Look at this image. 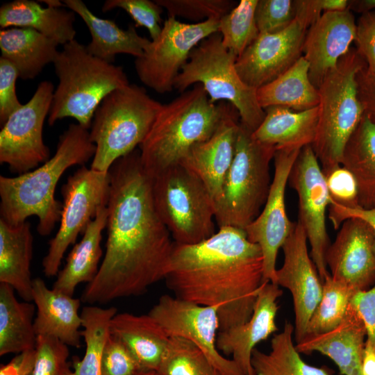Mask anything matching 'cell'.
I'll return each mask as SVG.
<instances>
[{"label": "cell", "instance_id": "6da1fadb", "mask_svg": "<svg viewBox=\"0 0 375 375\" xmlns=\"http://www.w3.org/2000/svg\"><path fill=\"white\" fill-rule=\"evenodd\" d=\"M109 172L106 251L80 299L89 305L145 293L164 279L175 244L156 211L140 150L116 160Z\"/></svg>", "mask_w": 375, "mask_h": 375}, {"label": "cell", "instance_id": "7a4b0ae2", "mask_svg": "<svg viewBox=\"0 0 375 375\" xmlns=\"http://www.w3.org/2000/svg\"><path fill=\"white\" fill-rule=\"evenodd\" d=\"M263 272L260 247L244 230L225 226L199 243H175L164 279L175 297L216 307L219 331L249 319Z\"/></svg>", "mask_w": 375, "mask_h": 375}, {"label": "cell", "instance_id": "3957f363", "mask_svg": "<svg viewBox=\"0 0 375 375\" xmlns=\"http://www.w3.org/2000/svg\"><path fill=\"white\" fill-rule=\"evenodd\" d=\"M95 151L88 129L70 124L59 136L53 157L26 173L0 176L1 219L17 225L36 216L38 233L49 235L60 219L62 205L55 197L60 178L68 168L83 166Z\"/></svg>", "mask_w": 375, "mask_h": 375}, {"label": "cell", "instance_id": "277c9868", "mask_svg": "<svg viewBox=\"0 0 375 375\" xmlns=\"http://www.w3.org/2000/svg\"><path fill=\"white\" fill-rule=\"evenodd\" d=\"M233 108L227 102H212L200 83L162 104L139 146L145 171L153 178L180 164L194 144L215 133Z\"/></svg>", "mask_w": 375, "mask_h": 375}, {"label": "cell", "instance_id": "5b68a950", "mask_svg": "<svg viewBox=\"0 0 375 375\" xmlns=\"http://www.w3.org/2000/svg\"><path fill=\"white\" fill-rule=\"evenodd\" d=\"M53 64L58 83L48 115L49 126L72 117L89 129L103 99L129 84L122 67L91 55L76 39L63 45Z\"/></svg>", "mask_w": 375, "mask_h": 375}, {"label": "cell", "instance_id": "8992f818", "mask_svg": "<svg viewBox=\"0 0 375 375\" xmlns=\"http://www.w3.org/2000/svg\"><path fill=\"white\" fill-rule=\"evenodd\" d=\"M365 67V61L351 47L317 88L318 122L311 147L324 176L341 165L345 145L365 114L356 78Z\"/></svg>", "mask_w": 375, "mask_h": 375}, {"label": "cell", "instance_id": "52a82bcc", "mask_svg": "<svg viewBox=\"0 0 375 375\" xmlns=\"http://www.w3.org/2000/svg\"><path fill=\"white\" fill-rule=\"evenodd\" d=\"M162 103L135 84L116 89L97 108L90 138L96 146L90 168L108 172L112 164L140 146Z\"/></svg>", "mask_w": 375, "mask_h": 375}, {"label": "cell", "instance_id": "ba28073f", "mask_svg": "<svg viewBox=\"0 0 375 375\" xmlns=\"http://www.w3.org/2000/svg\"><path fill=\"white\" fill-rule=\"evenodd\" d=\"M276 149L256 140L240 123L235 155L226 176L221 198L215 203V222L244 230L260 213L272 178L270 162Z\"/></svg>", "mask_w": 375, "mask_h": 375}, {"label": "cell", "instance_id": "9c48e42d", "mask_svg": "<svg viewBox=\"0 0 375 375\" xmlns=\"http://www.w3.org/2000/svg\"><path fill=\"white\" fill-rule=\"evenodd\" d=\"M238 56L222 44L217 32L202 40L191 51L177 76L174 89L182 93L200 83L210 101H226L238 111L240 123L254 132L265 117L257 98V89L247 85L238 75Z\"/></svg>", "mask_w": 375, "mask_h": 375}, {"label": "cell", "instance_id": "30bf717a", "mask_svg": "<svg viewBox=\"0 0 375 375\" xmlns=\"http://www.w3.org/2000/svg\"><path fill=\"white\" fill-rule=\"evenodd\" d=\"M152 195L176 244H197L215 233V201L202 181L181 164L152 178Z\"/></svg>", "mask_w": 375, "mask_h": 375}, {"label": "cell", "instance_id": "8fae6325", "mask_svg": "<svg viewBox=\"0 0 375 375\" xmlns=\"http://www.w3.org/2000/svg\"><path fill=\"white\" fill-rule=\"evenodd\" d=\"M110 190V172L81 166L70 175L62 186L63 202L59 228L49 242L42 260L44 275L57 276L68 247L76 242L99 212L106 207Z\"/></svg>", "mask_w": 375, "mask_h": 375}, {"label": "cell", "instance_id": "7c38bea8", "mask_svg": "<svg viewBox=\"0 0 375 375\" xmlns=\"http://www.w3.org/2000/svg\"><path fill=\"white\" fill-rule=\"evenodd\" d=\"M219 20L184 23L168 17L158 36L135 60L140 81L159 94L172 92L190 53L202 40L218 32Z\"/></svg>", "mask_w": 375, "mask_h": 375}, {"label": "cell", "instance_id": "4fadbf2b", "mask_svg": "<svg viewBox=\"0 0 375 375\" xmlns=\"http://www.w3.org/2000/svg\"><path fill=\"white\" fill-rule=\"evenodd\" d=\"M54 90L51 82L42 81L30 100L1 126L0 163L6 164L11 172L26 173L50 158L42 133Z\"/></svg>", "mask_w": 375, "mask_h": 375}, {"label": "cell", "instance_id": "5bb4252c", "mask_svg": "<svg viewBox=\"0 0 375 375\" xmlns=\"http://www.w3.org/2000/svg\"><path fill=\"white\" fill-rule=\"evenodd\" d=\"M288 183L298 197V221L310 245V256L324 283L330 274L325 253L330 245L326 212L331 197L326 178L311 145L303 147L292 168Z\"/></svg>", "mask_w": 375, "mask_h": 375}, {"label": "cell", "instance_id": "9a60e30c", "mask_svg": "<svg viewBox=\"0 0 375 375\" xmlns=\"http://www.w3.org/2000/svg\"><path fill=\"white\" fill-rule=\"evenodd\" d=\"M301 149L276 150L269 194L259 215L244 229L249 241L257 244L263 256L264 281L274 282L278 251L297 222L290 220L285 208L286 186Z\"/></svg>", "mask_w": 375, "mask_h": 375}, {"label": "cell", "instance_id": "2e32d148", "mask_svg": "<svg viewBox=\"0 0 375 375\" xmlns=\"http://www.w3.org/2000/svg\"><path fill=\"white\" fill-rule=\"evenodd\" d=\"M148 314L170 337L183 338L196 345L224 375H244L238 365L222 355L217 347L219 326L216 307L164 294Z\"/></svg>", "mask_w": 375, "mask_h": 375}, {"label": "cell", "instance_id": "e0dca14e", "mask_svg": "<svg viewBox=\"0 0 375 375\" xmlns=\"http://www.w3.org/2000/svg\"><path fill=\"white\" fill-rule=\"evenodd\" d=\"M307 236L301 223L294 228L282 246L284 260L276 269L274 283L287 288L291 293L295 315L294 338L297 343L306 334L308 322L319 303L323 283L310 258Z\"/></svg>", "mask_w": 375, "mask_h": 375}, {"label": "cell", "instance_id": "ac0fdd59", "mask_svg": "<svg viewBox=\"0 0 375 375\" xmlns=\"http://www.w3.org/2000/svg\"><path fill=\"white\" fill-rule=\"evenodd\" d=\"M307 29L295 18L281 31L259 33L237 58L235 68L242 81L258 89L288 70L303 56Z\"/></svg>", "mask_w": 375, "mask_h": 375}, {"label": "cell", "instance_id": "d6986e66", "mask_svg": "<svg viewBox=\"0 0 375 375\" xmlns=\"http://www.w3.org/2000/svg\"><path fill=\"white\" fill-rule=\"evenodd\" d=\"M331 276L355 292L375 284V236L358 218L346 219L325 253Z\"/></svg>", "mask_w": 375, "mask_h": 375}, {"label": "cell", "instance_id": "ffe728a7", "mask_svg": "<svg viewBox=\"0 0 375 375\" xmlns=\"http://www.w3.org/2000/svg\"><path fill=\"white\" fill-rule=\"evenodd\" d=\"M356 36V23L349 8L323 12L308 28L303 44V57L309 65V78L316 88L347 53Z\"/></svg>", "mask_w": 375, "mask_h": 375}, {"label": "cell", "instance_id": "44dd1931", "mask_svg": "<svg viewBox=\"0 0 375 375\" xmlns=\"http://www.w3.org/2000/svg\"><path fill=\"white\" fill-rule=\"evenodd\" d=\"M283 294L279 286L265 281L258 294L253 313L244 324L219 331L216 344L219 352L231 355L244 375H256L251 364L252 352L257 344L276 332L277 301Z\"/></svg>", "mask_w": 375, "mask_h": 375}, {"label": "cell", "instance_id": "7402d4cb", "mask_svg": "<svg viewBox=\"0 0 375 375\" xmlns=\"http://www.w3.org/2000/svg\"><path fill=\"white\" fill-rule=\"evenodd\" d=\"M235 108L208 140L194 144L180 164L204 184L215 203L221 198L226 176L233 160L240 126Z\"/></svg>", "mask_w": 375, "mask_h": 375}, {"label": "cell", "instance_id": "603a6c76", "mask_svg": "<svg viewBox=\"0 0 375 375\" xmlns=\"http://www.w3.org/2000/svg\"><path fill=\"white\" fill-rule=\"evenodd\" d=\"M365 337L363 322L350 304L345 318L338 326L324 333L306 335L295 346L299 353L310 354L317 351L328 356L342 375H363Z\"/></svg>", "mask_w": 375, "mask_h": 375}, {"label": "cell", "instance_id": "cb8c5ba5", "mask_svg": "<svg viewBox=\"0 0 375 375\" xmlns=\"http://www.w3.org/2000/svg\"><path fill=\"white\" fill-rule=\"evenodd\" d=\"M33 301L36 308L34 329L37 336L56 338L67 346L81 347V300L49 289L40 278L33 281Z\"/></svg>", "mask_w": 375, "mask_h": 375}, {"label": "cell", "instance_id": "d4e9b609", "mask_svg": "<svg viewBox=\"0 0 375 375\" xmlns=\"http://www.w3.org/2000/svg\"><path fill=\"white\" fill-rule=\"evenodd\" d=\"M63 3L83 20L91 35L86 46L92 56L112 63L116 55L126 53L141 56L151 40L140 35L135 26L130 24L122 29L115 21L95 15L81 0H64Z\"/></svg>", "mask_w": 375, "mask_h": 375}, {"label": "cell", "instance_id": "484cf974", "mask_svg": "<svg viewBox=\"0 0 375 375\" xmlns=\"http://www.w3.org/2000/svg\"><path fill=\"white\" fill-rule=\"evenodd\" d=\"M33 244L28 222L12 225L0 218V283L10 285L25 301H33Z\"/></svg>", "mask_w": 375, "mask_h": 375}, {"label": "cell", "instance_id": "4316f807", "mask_svg": "<svg viewBox=\"0 0 375 375\" xmlns=\"http://www.w3.org/2000/svg\"><path fill=\"white\" fill-rule=\"evenodd\" d=\"M110 333L128 349L144 370H157L170 340L149 314L117 313L111 319Z\"/></svg>", "mask_w": 375, "mask_h": 375}, {"label": "cell", "instance_id": "83f0119b", "mask_svg": "<svg viewBox=\"0 0 375 375\" xmlns=\"http://www.w3.org/2000/svg\"><path fill=\"white\" fill-rule=\"evenodd\" d=\"M75 13L62 8L42 7L39 1L15 0L1 5L0 26L29 28L58 44L75 40Z\"/></svg>", "mask_w": 375, "mask_h": 375}, {"label": "cell", "instance_id": "f1b7e54d", "mask_svg": "<svg viewBox=\"0 0 375 375\" xmlns=\"http://www.w3.org/2000/svg\"><path fill=\"white\" fill-rule=\"evenodd\" d=\"M265 117L253 132L259 142L273 145L276 150L301 149L315 140L318 122V106L295 112L281 106L264 109Z\"/></svg>", "mask_w": 375, "mask_h": 375}, {"label": "cell", "instance_id": "f546056e", "mask_svg": "<svg viewBox=\"0 0 375 375\" xmlns=\"http://www.w3.org/2000/svg\"><path fill=\"white\" fill-rule=\"evenodd\" d=\"M107 206L103 208L89 224L81 240L76 243L66 259L64 267L57 274L52 288L72 296L81 283L87 284L95 278L103 251L102 232L106 228Z\"/></svg>", "mask_w": 375, "mask_h": 375}, {"label": "cell", "instance_id": "4dcf8cb0", "mask_svg": "<svg viewBox=\"0 0 375 375\" xmlns=\"http://www.w3.org/2000/svg\"><path fill=\"white\" fill-rule=\"evenodd\" d=\"M55 41L29 28L12 27L0 31L1 57L17 69L19 78L33 79L58 52Z\"/></svg>", "mask_w": 375, "mask_h": 375}, {"label": "cell", "instance_id": "1f68e13d", "mask_svg": "<svg viewBox=\"0 0 375 375\" xmlns=\"http://www.w3.org/2000/svg\"><path fill=\"white\" fill-rule=\"evenodd\" d=\"M257 98L263 110L281 106L301 112L319 103L318 90L310 80L309 65L303 56L275 80L258 88Z\"/></svg>", "mask_w": 375, "mask_h": 375}, {"label": "cell", "instance_id": "d6a6232c", "mask_svg": "<svg viewBox=\"0 0 375 375\" xmlns=\"http://www.w3.org/2000/svg\"><path fill=\"white\" fill-rule=\"evenodd\" d=\"M341 165L356 178L360 206H375V123L365 114L345 145Z\"/></svg>", "mask_w": 375, "mask_h": 375}, {"label": "cell", "instance_id": "836d02e7", "mask_svg": "<svg viewBox=\"0 0 375 375\" xmlns=\"http://www.w3.org/2000/svg\"><path fill=\"white\" fill-rule=\"evenodd\" d=\"M35 305L20 302L15 290L0 283V356L35 349Z\"/></svg>", "mask_w": 375, "mask_h": 375}, {"label": "cell", "instance_id": "e575fe53", "mask_svg": "<svg viewBox=\"0 0 375 375\" xmlns=\"http://www.w3.org/2000/svg\"><path fill=\"white\" fill-rule=\"evenodd\" d=\"M294 327L286 322L283 330L271 341V350L264 353L254 349L251 364L256 375H333L326 367L305 362L293 343Z\"/></svg>", "mask_w": 375, "mask_h": 375}, {"label": "cell", "instance_id": "d590c367", "mask_svg": "<svg viewBox=\"0 0 375 375\" xmlns=\"http://www.w3.org/2000/svg\"><path fill=\"white\" fill-rule=\"evenodd\" d=\"M117 314V308H103L94 305L84 306L81 310L83 330L85 343L82 359L72 358V375H101V360L106 343L109 338L110 322Z\"/></svg>", "mask_w": 375, "mask_h": 375}, {"label": "cell", "instance_id": "8d00e7d4", "mask_svg": "<svg viewBox=\"0 0 375 375\" xmlns=\"http://www.w3.org/2000/svg\"><path fill=\"white\" fill-rule=\"evenodd\" d=\"M354 292L330 274L326 276L321 300L308 322L306 335L324 333L338 326L345 318Z\"/></svg>", "mask_w": 375, "mask_h": 375}, {"label": "cell", "instance_id": "74e56055", "mask_svg": "<svg viewBox=\"0 0 375 375\" xmlns=\"http://www.w3.org/2000/svg\"><path fill=\"white\" fill-rule=\"evenodd\" d=\"M159 375H224L193 343L170 337L156 370Z\"/></svg>", "mask_w": 375, "mask_h": 375}, {"label": "cell", "instance_id": "f35d334b", "mask_svg": "<svg viewBox=\"0 0 375 375\" xmlns=\"http://www.w3.org/2000/svg\"><path fill=\"white\" fill-rule=\"evenodd\" d=\"M258 0H241L219 20L223 45L239 56L258 36L255 13Z\"/></svg>", "mask_w": 375, "mask_h": 375}, {"label": "cell", "instance_id": "ab89813d", "mask_svg": "<svg viewBox=\"0 0 375 375\" xmlns=\"http://www.w3.org/2000/svg\"><path fill=\"white\" fill-rule=\"evenodd\" d=\"M168 13V17H180L201 22L219 19L235 5L230 0H155Z\"/></svg>", "mask_w": 375, "mask_h": 375}, {"label": "cell", "instance_id": "60d3db41", "mask_svg": "<svg viewBox=\"0 0 375 375\" xmlns=\"http://www.w3.org/2000/svg\"><path fill=\"white\" fill-rule=\"evenodd\" d=\"M69 346L48 336H37L33 375H72Z\"/></svg>", "mask_w": 375, "mask_h": 375}, {"label": "cell", "instance_id": "b9f144b4", "mask_svg": "<svg viewBox=\"0 0 375 375\" xmlns=\"http://www.w3.org/2000/svg\"><path fill=\"white\" fill-rule=\"evenodd\" d=\"M114 8L125 10L133 19L137 26L145 27L151 40L160 34L162 26L163 8L155 1L150 0H106L102 6V11L107 12Z\"/></svg>", "mask_w": 375, "mask_h": 375}, {"label": "cell", "instance_id": "7bdbcfd3", "mask_svg": "<svg viewBox=\"0 0 375 375\" xmlns=\"http://www.w3.org/2000/svg\"><path fill=\"white\" fill-rule=\"evenodd\" d=\"M295 17L294 1L291 0H258L255 13L260 33L281 31Z\"/></svg>", "mask_w": 375, "mask_h": 375}, {"label": "cell", "instance_id": "ee69618b", "mask_svg": "<svg viewBox=\"0 0 375 375\" xmlns=\"http://www.w3.org/2000/svg\"><path fill=\"white\" fill-rule=\"evenodd\" d=\"M142 371L144 369L128 349L110 335L102 356L101 375H136Z\"/></svg>", "mask_w": 375, "mask_h": 375}, {"label": "cell", "instance_id": "f6af8a7d", "mask_svg": "<svg viewBox=\"0 0 375 375\" xmlns=\"http://www.w3.org/2000/svg\"><path fill=\"white\" fill-rule=\"evenodd\" d=\"M324 176L333 201L349 208L360 207L356 178L347 168L338 166Z\"/></svg>", "mask_w": 375, "mask_h": 375}, {"label": "cell", "instance_id": "bcb514c9", "mask_svg": "<svg viewBox=\"0 0 375 375\" xmlns=\"http://www.w3.org/2000/svg\"><path fill=\"white\" fill-rule=\"evenodd\" d=\"M19 77L17 69L6 59L0 58V124H4L9 117L23 104L19 101L15 90Z\"/></svg>", "mask_w": 375, "mask_h": 375}, {"label": "cell", "instance_id": "7dc6e473", "mask_svg": "<svg viewBox=\"0 0 375 375\" xmlns=\"http://www.w3.org/2000/svg\"><path fill=\"white\" fill-rule=\"evenodd\" d=\"M356 49L366 62L367 70L375 74V9L361 13L356 23Z\"/></svg>", "mask_w": 375, "mask_h": 375}, {"label": "cell", "instance_id": "c3c4849f", "mask_svg": "<svg viewBox=\"0 0 375 375\" xmlns=\"http://www.w3.org/2000/svg\"><path fill=\"white\" fill-rule=\"evenodd\" d=\"M295 18L307 28L322 16V12L342 11L348 8L347 0H294Z\"/></svg>", "mask_w": 375, "mask_h": 375}, {"label": "cell", "instance_id": "681fc988", "mask_svg": "<svg viewBox=\"0 0 375 375\" xmlns=\"http://www.w3.org/2000/svg\"><path fill=\"white\" fill-rule=\"evenodd\" d=\"M350 304L365 326V342L375 349V284L367 290L355 292Z\"/></svg>", "mask_w": 375, "mask_h": 375}, {"label": "cell", "instance_id": "f907efd6", "mask_svg": "<svg viewBox=\"0 0 375 375\" xmlns=\"http://www.w3.org/2000/svg\"><path fill=\"white\" fill-rule=\"evenodd\" d=\"M328 217L335 230L347 219L358 218L367 223L375 236V206L371 208H349L342 206L331 199Z\"/></svg>", "mask_w": 375, "mask_h": 375}, {"label": "cell", "instance_id": "816d5d0a", "mask_svg": "<svg viewBox=\"0 0 375 375\" xmlns=\"http://www.w3.org/2000/svg\"><path fill=\"white\" fill-rule=\"evenodd\" d=\"M358 99L365 114L375 123V74L369 72L366 67L356 75Z\"/></svg>", "mask_w": 375, "mask_h": 375}, {"label": "cell", "instance_id": "f5cc1de1", "mask_svg": "<svg viewBox=\"0 0 375 375\" xmlns=\"http://www.w3.org/2000/svg\"><path fill=\"white\" fill-rule=\"evenodd\" d=\"M35 349L17 353L7 364L1 365L0 375H33Z\"/></svg>", "mask_w": 375, "mask_h": 375}, {"label": "cell", "instance_id": "db71d44e", "mask_svg": "<svg viewBox=\"0 0 375 375\" xmlns=\"http://www.w3.org/2000/svg\"><path fill=\"white\" fill-rule=\"evenodd\" d=\"M362 374L375 375V349L366 342L362 358Z\"/></svg>", "mask_w": 375, "mask_h": 375}, {"label": "cell", "instance_id": "11a10c76", "mask_svg": "<svg viewBox=\"0 0 375 375\" xmlns=\"http://www.w3.org/2000/svg\"><path fill=\"white\" fill-rule=\"evenodd\" d=\"M348 8L357 12L363 13L375 9V0L349 1Z\"/></svg>", "mask_w": 375, "mask_h": 375}, {"label": "cell", "instance_id": "9f6ffc18", "mask_svg": "<svg viewBox=\"0 0 375 375\" xmlns=\"http://www.w3.org/2000/svg\"><path fill=\"white\" fill-rule=\"evenodd\" d=\"M40 1L44 3L47 4V7L51 8H62V6H65L62 1L58 0H43Z\"/></svg>", "mask_w": 375, "mask_h": 375}, {"label": "cell", "instance_id": "6f0895ef", "mask_svg": "<svg viewBox=\"0 0 375 375\" xmlns=\"http://www.w3.org/2000/svg\"><path fill=\"white\" fill-rule=\"evenodd\" d=\"M136 375H159L156 370H144Z\"/></svg>", "mask_w": 375, "mask_h": 375}]
</instances>
